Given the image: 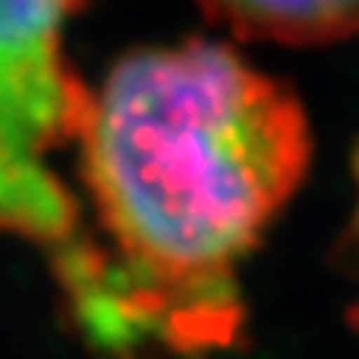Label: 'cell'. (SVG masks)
Here are the masks:
<instances>
[{
    "label": "cell",
    "mask_w": 359,
    "mask_h": 359,
    "mask_svg": "<svg viewBox=\"0 0 359 359\" xmlns=\"http://www.w3.org/2000/svg\"><path fill=\"white\" fill-rule=\"evenodd\" d=\"M80 0H0V233L67 243L77 203L50 156L77 140L90 90L74 77L64 34Z\"/></svg>",
    "instance_id": "7a4b0ae2"
},
{
    "label": "cell",
    "mask_w": 359,
    "mask_h": 359,
    "mask_svg": "<svg viewBox=\"0 0 359 359\" xmlns=\"http://www.w3.org/2000/svg\"><path fill=\"white\" fill-rule=\"evenodd\" d=\"M80 173L110 253L74 250L70 290L170 346L236 333V266L293 200L313 160L306 110L223 40L133 50L87 97Z\"/></svg>",
    "instance_id": "6da1fadb"
},
{
    "label": "cell",
    "mask_w": 359,
    "mask_h": 359,
    "mask_svg": "<svg viewBox=\"0 0 359 359\" xmlns=\"http://www.w3.org/2000/svg\"><path fill=\"white\" fill-rule=\"evenodd\" d=\"M236 37L286 47H326L359 37V0H200Z\"/></svg>",
    "instance_id": "3957f363"
}]
</instances>
